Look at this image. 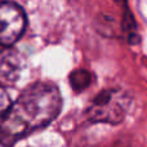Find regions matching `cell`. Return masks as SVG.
I'll return each instance as SVG.
<instances>
[{
    "label": "cell",
    "mask_w": 147,
    "mask_h": 147,
    "mask_svg": "<svg viewBox=\"0 0 147 147\" xmlns=\"http://www.w3.org/2000/svg\"><path fill=\"white\" fill-rule=\"evenodd\" d=\"M70 83H71V86L75 90L80 92L92 83V75L85 70H78V71L71 74Z\"/></svg>",
    "instance_id": "5"
},
{
    "label": "cell",
    "mask_w": 147,
    "mask_h": 147,
    "mask_svg": "<svg viewBox=\"0 0 147 147\" xmlns=\"http://www.w3.org/2000/svg\"><path fill=\"white\" fill-rule=\"evenodd\" d=\"M130 107V97L121 89H105L98 93L85 110L93 123L119 124L125 119Z\"/></svg>",
    "instance_id": "2"
},
{
    "label": "cell",
    "mask_w": 147,
    "mask_h": 147,
    "mask_svg": "<svg viewBox=\"0 0 147 147\" xmlns=\"http://www.w3.org/2000/svg\"><path fill=\"white\" fill-rule=\"evenodd\" d=\"M25 28L26 14L22 8L12 1L0 3V45H13Z\"/></svg>",
    "instance_id": "3"
},
{
    "label": "cell",
    "mask_w": 147,
    "mask_h": 147,
    "mask_svg": "<svg viewBox=\"0 0 147 147\" xmlns=\"http://www.w3.org/2000/svg\"><path fill=\"white\" fill-rule=\"evenodd\" d=\"M23 69V58L14 49L0 52V81L4 84L16 83Z\"/></svg>",
    "instance_id": "4"
},
{
    "label": "cell",
    "mask_w": 147,
    "mask_h": 147,
    "mask_svg": "<svg viewBox=\"0 0 147 147\" xmlns=\"http://www.w3.org/2000/svg\"><path fill=\"white\" fill-rule=\"evenodd\" d=\"M12 99H10L9 93L3 85H0V116H4L7 111L12 106Z\"/></svg>",
    "instance_id": "6"
},
{
    "label": "cell",
    "mask_w": 147,
    "mask_h": 147,
    "mask_svg": "<svg viewBox=\"0 0 147 147\" xmlns=\"http://www.w3.org/2000/svg\"><path fill=\"white\" fill-rule=\"evenodd\" d=\"M62 109V97L54 84L39 81L22 92L0 123V143L10 147L28 134L51 124Z\"/></svg>",
    "instance_id": "1"
}]
</instances>
